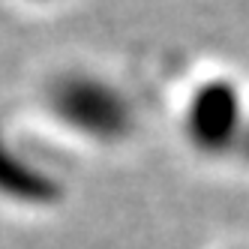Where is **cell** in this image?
<instances>
[{
    "instance_id": "6da1fadb",
    "label": "cell",
    "mask_w": 249,
    "mask_h": 249,
    "mask_svg": "<svg viewBox=\"0 0 249 249\" xmlns=\"http://www.w3.org/2000/svg\"><path fill=\"white\" fill-rule=\"evenodd\" d=\"M192 129L195 138L207 144L210 150H222V147H240V141L246 135L249 117L243 108L240 90L234 84L225 81H213L195 96L192 105Z\"/></svg>"
},
{
    "instance_id": "7a4b0ae2",
    "label": "cell",
    "mask_w": 249,
    "mask_h": 249,
    "mask_svg": "<svg viewBox=\"0 0 249 249\" xmlns=\"http://www.w3.org/2000/svg\"><path fill=\"white\" fill-rule=\"evenodd\" d=\"M240 147H243V153L249 156V126H246V135H243V141H240Z\"/></svg>"
}]
</instances>
